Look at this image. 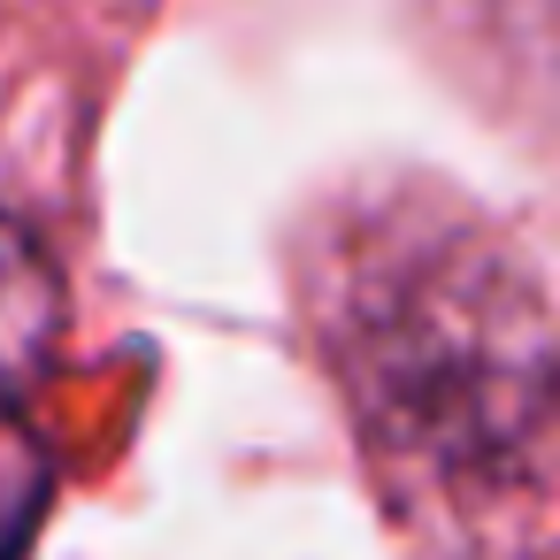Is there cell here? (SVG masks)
<instances>
[{"label":"cell","mask_w":560,"mask_h":560,"mask_svg":"<svg viewBox=\"0 0 560 560\" xmlns=\"http://www.w3.org/2000/svg\"><path fill=\"white\" fill-rule=\"evenodd\" d=\"M522 307L529 300L483 246L422 223H376L330 246L315 330L369 453L399 483L468 499L476 483L506 476L537 407Z\"/></svg>","instance_id":"cell-1"},{"label":"cell","mask_w":560,"mask_h":560,"mask_svg":"<svg viewBox=\"0 0 560 560\" xmlns=\"http://www.w3.org/2000/svg\"><path fill=\"white\" fill-rule=\"evenodd\" d=\"M62 346V277L47 246L0 208V560H16L47 514V438H39V392L55 376Z\"/></svg>","instance_id":"cell-2"},{"label":"cell","mask_w":560,"mask_h":560,"mask_svg":"<svg viewBox=\"0 0 560 560\" xmlns=\"http://www.w3.org/2000/svg\"><path fill=\"white\" fill-rule=\"evenodd\" d=\"M147 0H0V124L116 78Z\"/></svg>","instance_id":"cell-3"}]
</instances>
